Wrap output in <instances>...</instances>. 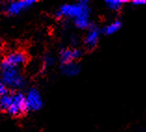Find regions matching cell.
Instances as JSON below:
<instances>
[{
	"label": "cell",
	"instance_id": "obj_2",
	"mask_svg": "<svg viewBox=\"0 0 146 132\" xmlns=\"http://www.w3.org/2000/svg\"><path fill=\"white\" fill-rule=\"evenodd\" d=\"M0 80L3 82L7 88H11L14 90L22 88L25 81L22 74H20L18 68H1L0 69Z\"/></svg>",
	"mask_w": 146,
	"mask_h": 132
},
{
	"label": "cell",
	"instance_id": "obj_13",
	"mask_svg": "<svg viewBox=\"0 0 146 132\" xmlns=\"http://www.w3.org/2000/svg\"><path fill=\"white\" fill-rule=\"evenodd\" d=\"M105 3L109 9L115 10L116 11V10H119L121 8H122L125 1H122V0H107Z\"/></svg>",
	"mask_w": 146,
	"mask_h": 132
},
{
	"label": "cell",
	"instance_id": "obj_6",
	"mask_svg": "<svg viewBox=\"0 0 146 132\" xmlns=\"http://www.w3.org/2000/svg\"><path fill=\"white\" fill-rule=\"evenodd\" d=\"M35 3V0H20V1H14L9 3L7 7L6 11L10 16H16L18 14L22 13L23 10L30 8Z\"/></svg>",
	"mask_w": 146,
	"mask_h": 132
},
{
	"label": "cell",
	"instance_id": "obj_9",
	"mask_svg": "<svg viewBox=\"0 0 146 132\" xmlns=\"http://www.w3.org/2000/svg\"><path fill=\"white\" fill-rule=\"evenodd\" d=\"M62 71L64 76H74L79 74L80 67L76 62H70L67 64H63Z\"/></svg>",
	"mask_w": 146,
	"mask_h": 132
},
{
	"label": "cell",
	"instance_id": "obj_12",
	"mask_svg": "<svg viewBox=\"0 0 146 132\" xmlns=\"http://www.w3.org/2000/svg\"><path fill=\"white\" fill-rule=\"evenodd\" d=\"M11 99H12V94H6L2 97H0V110H3V111H8L9 107L10 106V103H11Z\"/></svg>",
	"mask_w": 146,
	"mask_h": 132
},
{
	"label": "cell",
	"instance_id": "obj_16",
	"mask_svg": "<svg viewBox=\"0 0 146 132\" xmlns=\"http://www.w3.org/2000/svg\"><path fill=\"white\" fill-rule=\"evenodd\" d=\"M132 4L135 6H140V5H144L145 4V1L144 0H134L132 2Z\"/></svg>",
	"mask_w": 146,
	"mask_h": 132
},
{
	"label": "cell",
	"instance_id": "obj_14",
	"mask_svg": "<svg viewBox=\"0 0 146 132\" xmlns=\"http://www.w3.org/2000/svg\"><path fill=\"white\" fill-rule=\"evenodd\" d=\"M8 93H9L8 88H7L6 86L3 84V82L0 80V97H2V96H4Z\"/></svg>",
	"mask_w": 146,
	"mask_h": 132
},
{
	"label": "cell",
	"instance_id": "obj_11",
	"mask_svg": "<svg viewBox=\"0 0 146 132\" xmlns=\"http://www.w3.org/2000/svg\"><path fill=\"white\" fill-rule=\"evenodd\" d=\"M74 23H76V27L80 28V29H88L90 27V16L77 18L74 20Z\"/></svg>",
	"mask_w": 146,
	"mask_h": 132
},
{
	"label": "cell",
	"instance_id": "obj_4",
	"mask_svg": "<svg viewBox=\"0 0 146 132\" xmlns=\"http://www.w3.org/2000/svg\"><path fill=\"white\" fill-rule=\"evenodd\" d=\"M27 62V55L23 51H14L7 55L0 62L1 68H18Z\"/></svg>",
	"mask_w": 146,
	"mask_h": 132
},
{
	"label": "cell",
	"instance_id": "obj_5",
	"mask_svg": "<svg viewBox=\"0 0 146 132\" xmlns=\"http://www.w3.org/2000/svg\"><path fill=\"white\" fill-rule=\"evenodd\" d=\"M25 102L26 108L30 111H38L42 108V101L41 95L36 88H31L25 95Z\"/></svg>",
	"mask_w": 146,
	"mask_h": 132
},
{
	"label": "cell",
	"instance_id": "obj_7",
	"mask_svg": "<svg viewBox=\"0 0 146 132\" xmlns=\"http://www.w3.org/2000/svg\"><path fill=\"white\" fill-rule=\"evenodd\" d=\"M82 52L76 48H63L60 52V60L62 64L74 62L81 57Z\"/></svg>",
	"mask_w": 146,
	"mask_h": 132
},
{
	"label": "cell",
	"instance_id": "obj_8",
	"mask_svg": "<svg viewBox=\"0 0 146 132\" xmlns=\"http://www.w3.org/2000/svg\"><path fill=\"white\" fill-rule=\"evenodd\" d=\"M101 31L97 27H91L85 38V45L88 49H93L98 44Z\"/></svg>",
	"mask_w": 146,
	"mask_h": 132
},
{
	"label": "cell",
	"instance_id": "obj_1",
	"mask_svg": "<svg viewBox=\"0 0 146 132\" xmlns=\"http://www.w3.org/2000/svg\"><path fill=\"white\" fill-rule=\"evenodd\" d=\"M90 8L88 2L86 0L79 1L74 4H64L60 8L59 11L56 13L57 18H73L74 20L77 18L90 16Z\"/></svg>",
	"mask_w": 146,
	"mask_h": 132
},
{
	"label": "cell",
	"instance_id": "obj_15",
	"mask_svg": "<svg viewBox=\"0 0 146 132\" xmlns=\"http://www.w3.org/2000/svg\"><path fill=\"white\" fill-rule=\"evenodd\" d=\"M53 58L50 56H46L45 59H44V64H45V67H48V66H50L53 64Z\"/></svg>",
	"mask_w": 146,
	"mask_h": 132
},
{
	"label": "cell",
	"instance_id": "obj_3",
	"mask_svg": "<svg viewBox=\"0 0 146 132\" xmlns=\"http://www.w3.org/2000/svg\"><path fill=\"white\" fill-rule=\"evenodd\" d=\"M27 111L25 95L23 92L17 91L12 94V99L10 106L8 109V113L12 116H20Z\"/></svg>",
	"mask_w": 146,
	"mask_h": 132
},
{
	"label": "cell",
	"instance_id": "obj_10",
	"mask_svg": "<svg viewBox=\"0 0 146 132\" xmlns=\"http://www.w3.org/2000/svg\"><path fill=\"white\" fill-rule=\"evenodd\" d=\"M122 26V23H121V21L116 20L115 21H113L112 23H110L109 25H107L106 27H104V29H103V33L107 35H110V34H113L116 33L117 31H119V29Z\"/></svg>",
	"mask_w": 146,
	"mask_h": 132
}]
</instances>
